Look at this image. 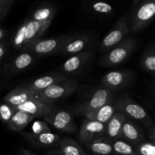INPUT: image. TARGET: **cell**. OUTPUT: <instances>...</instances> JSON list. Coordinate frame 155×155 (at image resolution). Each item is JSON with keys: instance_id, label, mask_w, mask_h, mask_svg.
Returning a JSON list of instances; mask_svg holds the SVG:
<instances>
[{"instance_id": "cell-1", "label": "cell", "mask_w": 155, "mask_h": 155, "mask_svg": "<svg viewBox=\"0 0 155 155\" xmlns=\"http://www.w3.org/2000/svg\"><path fill=\"white\" fill-rule=\"evenodd\" d=\"M51 24V21L39 22L28 18L15 32L11 45L16 49L27 51L33 42L42 39Z\"/></svg>"}, {"instance_id": "cell-2", "label": "cell", "mask_w": 155, "mask_h": 155, "mask_svg": "<svg viewBox=\"0 0 155 155\" xmlns=\"http://www.w3.org/2000/svg\"><path fill=\"white\" fill-rule=\"evenodd\" d=\"M115 108L117 112L122 114L127 118L142 123L146 127L153 125V121L148 112L130 97L124 95L115 99Z\"/></svg>"}, {"instance_id": "cell-3", "label": "cell", "mask_w": 155, "mask_h": 155, "mask_svg": "<svg viewBox=\"0 0 155 155\" xmlns=\"http://www.w3.org/2000/svg\"><path fill=\"white\" fill-rule=\"evenodd\" d=\"M136 46V41L128 37L115 45L100 58L98 64L101 67H114L121 64L127 60Z\"/></svg>"}, {"instance_id": "cell-4", "label": "cell", "mask_w": 155, "mask_h": 155, "mask_svg": "<svg viewBox=\"0 0 155 155\" xmlns=\"http://www.w3.org/2000/svg\"><path fill=\"white\" fill-rule=\"evenodd\" d=\"M114 99L115 95L114 92L102 86L97 89L93 92L90 98L74 106L71 111L74 114L84 116L86 114L96 110Z\"/></svg>"}, {"instance_id": "cell-5", "label": "cell", "mask_w": 155, "mask_h": 155, "mask_svg": "<svg viewBox=\"0 0 155 155\" xmlns=\"http://www.w3.org/2000/svg\"><path fill=\"white\" fill-rule=\"evenodd\" d=\"M135 8L130 23V31L144 30L155 17V0H142Z\"/></svg>"}, {"instance_id": "cell-6", "label": "cell", "mask_w": 155, "mask_h": 155, "mask_svg": "<svg viewBox=\"0 0 155 155\" xmlns=\"http://www.w3.org/2000/svg\"><path fill=\"white\" fill-rule=\"evenodd\" d=\"M130 32V23L128 18L127 16L121 17L102 39L100 43L99 50L106 52L124 40Z\"/></svg>"}, {"instance_id": "cell-7", "label": "cell", "mask_w": 155, "mask_h": 155, "mask_svg": "<svg viewBox=\"0 0 155 155\" xmlns=\"http://www.w3.org/2000/svg\"><path fill=\"white\" fill-rule=\"evenodd\" d=\"M78 86L79 83L77 80L68 78L63 81L54 83L37 93L42 100L53 104L58 100L71 95L73 92H75Z\"/></svg>"}, {"instance_id": "cell-8", "label": "cell", "mask_w": 155, "mask_h": 155, "mask_svg": "<svg viewBox=\"0 0 155 155\" xmlns=\"http://www.w3.org/2000/svg\"><path fill=\"white\" fill-rule=\"evenodd\" d=\"M42 119L58 131L72 134L77 131L74 116L68 110L53 109L48 114L43 117Z\"/></svg>"}, {"instance_id": "cell-9", "label": "cell", "mask_w": 155, "mask_h": 155, "mask_svg": "<svg viewBox=\"0 0 155 155\" xmlns=\"http://www.w3.org/2000/svg\"><path fill=\"white\" fill-rule=\"evenodd\" d=\"M68 35H61L48 39H40L33 42L27 49L34 55H49L58 54Z\"/></svg>"}, {"instance_id": "cell-10", "label": "cell", "mask_w": 155, "mask_h": 155, "mask_svg": "<svg viewBox=\"0 0 155 155\" xmlns=\"http://www.w3.org/2000/svg\"><path fill=\"white\" fill-rule=\"evenodd\" d=\"M105 129L106 124L85 118L79 131V142L86 145L93 139L105 136Z\"/></svg>"}, {"instance_id": "cell-11", "label": "cell", "mask_w": 155, "mask_h": 155, "mask_svg": "<svg viewBox=\"0 0 155 155\" xmlns=\"http://www.w3.org/2000/svg\"><path fill=\"white\" fill-rule=\"evenodd\" d=\"M132 74L129 71H113L104 74L101 79V84L112 92L124 89L129 85Z\"/></svg>"}, {"instance_id": "cell-12", "label": "cell", "mask_w": 155, "mask_h": 155, "mask_svg": "<svg viewBox=\"0 0 155 155\" xmlns=\"http://www.w3.org/2000/svg\"><path fill=\"white\" fill-rule=\"evenodd\" d=\"M15 110L26 112L36 118L43 117L54 109V104L42 100L40 97L32 98L22 104L15 107Z\"/></svg>"}, {"instance_id": "cell-13", "label": "cell", "mask_w": 155, "mask_h": 155, "mask_svg": "<svg viewBox=\"0 0 155 155\" xmlns=\"http://www.w3.org/2000/svg\"><path fill=\"white\" fill-rule=\"evenodd\" d=\"M20 135L29 143L39 148H56L58 147L61 137L51 132L47 133H27L21 132Z\"/></svg>"}, {"instance_id": "cell-14", "label": "cell", "mask_w": 155, "mask_h": 155, "mask_svg": "<svg viewBox=\"0 0 155 155\" xmlns=\"http://www.w3.org/2000/svg\"><path fill=\"white\" fill-rule=\"evenodd\" d=\"M89 42V37L86 35H68L58 54L61 55H73L84 51L83 50Z\"/></svg>"}, {"instance_id": "cell-15", "label": "cell", "mask_w": 155, "mask_h": 155, "mask_svg": "<svg viewBox=\"0 0 155 155\" xmlns=\"http://www.w3.org/2000/svg\"><path fill=\"white\" fill-rule=\"evenodd\" d=\"M121 139L134 147L146 141L145 133L139 124L136 121L128 118H126L123 125Z\"/></svg>"}, {"instance_id": "cell-16", "label": "cell", "mask_w": 155, "mask_h": 155, "mask_svg": "<svg viewBox=\"0 0 155 155\" xmlns=\"http://www.w3.org/2000/svg\"><path fill=\"white\" fill-rule=\"evenodd\" d=\"M39 97L37 92H35L29 89L25 84L17 86L8 92L3 98L5 102L8 103L14 107L22 104L23 103L32 99V98Z\"/></svg>"}, {"instance_id": "cell-17", "label": "cell", "mask_w": 155, "mask_h": 155, "mask_svg": "<svg viewBox=\"0 0 155 155\" xmlns=\"http://www.w3.org/2000/svg\"><path fill=\"white\" fill-rule=\"evenodd\" d=\"M92 54L93 51H84L70 56L62 64V71L65 75L77 73L89 61Z\"/></svg>"}, {"instance_id": "cell-18", "label": "cell", "mask_w": 155, "mask_h": 155, "mask_svg": "<svg viewBox=\"0 0 155 155\" xmlns=\"http://www.w3.org/2000/svg\"><path fill=\"white\" fill-rule=\"evenodd\" d=\"M68 79V77L64 74H54L42 76L35 79L33 81L25 84L27 87L35 92H39L47 89L51 85Z\"/></svg>"}, {"instance_id": "cell-19", "label": "cell", "mask_w": 155, "mask_h": 155, "mask_svg": "<svg viewBox=\"0 0 155 155\" xmlns=\"http://www.w3.org/2000/svg\"><path fill=\"white\" fill-rule=\"evenodd\" d=\"M126 117L119 112H116L106 124L105 136L111 142L121 139V132Z\"/></svg>"}, {"instance_id": "cell-20", "label": "cell", "mask_w": 155, "mask_h": 155, "mask_svg": "<svg viewBox=\"0 0 155 155\" xmlns=\"http://www.w3.org/2000/svg\"><path fill=\"white\" fill-rule=\"evenodd\" d=\"M116 112L114 99V101L104 104V106L96 109V110L86 114L84 117L86 119L98 121V122L106 124Z\"/></svg>"}, {"instance_id": "cell-21", "label": "cell", "mask_w": 155, "mask_h": 155, "mask_svg": "<svg viewBox=\"0 0 155 155\" xmlns=\"http://www.w3.org/2000/svg\"><path fill=\"white\" fill-rule=\"evenodd\" d=\"M85 145L93 155H111L114 154L112 142L106 136L93 139Z\"/></svg>"}, {"instance_id": "cell-22", "label": "cell", "mask_w": 155, "mask_h": 155, "mask_svg": "<svg viewBox=\"0 0 155 155\" xmlns=\"http://www.w3.org/2000/svg\"><path fill=\"white\" fill-rule=\"evenodd\" d=\"M33 120L34 117L29 114L16 110L7 127L15 132H21Z\"/></svg>"}, {"instance_id": "cell-23", "label": "cell", "mask_w": 155, "mask_h": 155, "mask_svg": "<svg viewBox=\"0 0 155 155\" xmlns=\"http://www.w3.org/2000/svg\"><path fill=\"white\" fill-rule=\"evenodd\" d=\"M57 13V8L50 4L42 5L36 8L29 18L39 22L52 21Z\"/></svg>"}, {"instance_id": "cell-24", "label": "cell", "mask_w": 155, "mask_h": 155, "mask_svg": "<svg viewBox=\"0 0 155 155\" xmlns=\"http://www.w3.org/2000/svg\"><path fill=\"white\" fill-rule=\"evenodd\" d=\"M35 61V55L33 53L24 51L15 58L10 65V68L15 72H21L30 68Z\"/></svg>"}, {"instance_id": "cell-25", "label": "cell", "mask_w": 155, "mask_h": 155, "mask_svg": "<svg viewBox=\"0 0 155 155\" xmlns=\"http://www.w3.org/2000/svg\"><path fill=\"white\" fill-rule=\"evenodd\" d=\"M58 150L62 155H87L80 144L70 137L61 139Z\"/></svg>"}, {"instance_id": "cell-26", "label": "cell", "mask_w": 155, "mask_h": 155, "mask_svg": "<svg viewBox=\"0 0 155 155\" xmlns=\"http://www.w3.org/2000/svg\"><path fill=\"white\" fill-rule=\"evenodd\" d=\"M114 153L117 155H139L135 147L124 139H119L112 142Z\"/></svg>"}, {"instance_id": "cell-27", "label": "cell", "mask_w": 155, "mask_h": 155, "mask_svg": "<svg viewBox=\"0 0 155 155\" xmlns=\"http://www.w3.org/2000/svg\"><path fill=\"white\" fill-rule=\"evenodd\" d=\"M141 67L144 71L155 73V48L147 50L141 59Z\"/></svg>"}, {"instance_id": "cell-28", "label": "cell", "mask_w": 155, "mask_h": 155, "mask_svg": "<svg viewBox=\"0 0 155 155\" xmlns=\"http://www.w3.org/2000/svg\"><path fill=\"white\" fill-rule=\"evenodd\" d=\"M91 10L101 15H109L114 12L111 5L104 1H95L91 5Z\"/></svg>"}, {"instance_id": "cell-29", "label": "cell", "mask_w": 155, "mask_h": 155, "mask_svg": "<svg viewBox=\"0 0 155 155\" xmlns=\"http://www.w3.org/2000/svg\"><path fill=\"white\" fill-rule=\"evenodd\" d=\"M15 108L6 102L0 104V120L7 126L15 112Z\"/></svg>"}, {"instance_id": "cell-30", "label": "cell", "mask_w": 155, "mask_h": 155, "mask_svg": "<svg viewBox=\"0 0 155 155\" xmlns=\"http://www.w3.org/2000/svg\"><path fill=\"white\" fill-rule=\"evenodd\" d=\"M139 155H155V142L152 141H145L135 146Z\"/></svg>"}, {"instance_id": "cell-31", "label": "cell", "mask_w": 155, "mask_h": 155, "mask_svg": "<svg viewBox=\"0 0 155 155\" xmlns=\"http://www.w3.org/2000/svg\"><path fill=\"white\" fill-rule=\"evenodd\" d=\"M33 132L32 133H47V132H51L49 127L47 126L46 123L45 121L38 120L33 124Z\"/></svg>"}, {"instance_id": "cell-32", "label": "cell", "mask_w": 155, "mask_h": 155, "mask_svg": "<svg viewBox=\"0 0 155 155\" xmlns=\"http://www.w3.org/2000/svg\"><path fill=\"white\" fill-rule=\"evenodd\" d=\"M13 5L8 4V5H0V22L5 19L6 16H7L8 13L10 11L11 8Z\"/></svg>"}, {"instance_id": "cell-33", "label": "cell", "mask_w": 155, "mask_h": 155, "mask_svg": "<svg viewBox=\"0 0 155 155\" xmlns=\"http://www.w3.org/2000/svg\"><path fill=\"white\" fill-rule=\"evenodd\" d=\"M8 52V42L5 40L0 42V61L2 60Z\"/></svg>"}, {"instance_id": "cell-34", "label": "cell", "mask_w": 155, "mask_h": 155, "mask_svg": "<svg viewBox=\"0 0 155 155\" xmlns=\"http://www.w3.org/2000/svg\"><path fill=\"white\" fill-rule=\"evenodd\" d=\"M147 134L149 137L150 141L155 142V126L152 125L149 127H147Z\"/></svg>"}, {"instance_id": "cell-35", "label": "cell", "mask_w": 155, "mask_h": 155, "mask_svg": "<svg viewBox=\"0 0 155 155\" xmlns=\"http://www.w3.org/2000/svg\"><path fill=\"white\" fill-rule=\"evenodd\" d=\"M7 34H8L7 30H6L5 28H3V27H0V42L5 40V37L7 36Z\"/></svg>"}, {"instance_id": "cell-36", "label": "cell", "mask_w": 155, "mask_h": 155, "mask_svg": "<svg viewBox=\"0 0 155 155\" xmlns=\"http://www.w3.org/2000/svg\"><path fill=\"white\" fill-rule=\"evenodd\" d=\"M45 155H62L61 153L58 151V150H51V151H48Z\"/></svg>"}, {"instance_id": "cell-37", "label": "cell", "mask_w": 155, "mask_h": 155, "mask_svg": "<svg viewBox=\"0 0 155 155\" xmlns=\"http://www.w3.org/2000/svg\"><path fill=\"white\" fill-rule=\"evenodd\" d=\"M15 1H16V0H0V5H13Z\"/></svg>"}, {"instance_id": "cell-38", "label": "cell", "mask_w": 155, "mask_h": 155, "mask_svg": "<svg viewBox=\"0 0 155 155\" xmlns=\"http://www.w3.org/2000/svg\"><path fill=\"white\" fill-rule=\"evenodd\" d=\"M21 155H36L33 154V152H31L30 151L27 149H21Z\"/></svg>"}, {"instance_id": "cell-39", "label": "cell", "mask_w": 155, "mask_h": 155, "mask_svg": "<svg viewBox=\"0 0 155 155\" xmlns=\"http://www.w3.org/2000/svg\"><path fill=\"white\" fill-rule=\"evenodd\" d=\"M133 4L136 5V4H138V3L142 1V0H133Z\"/></svg>"}, {"instance_id": "cell-40", "label": "cell", "mask_w": 155, "mask_h": 155, "mask_svg": "<svg viewBox=\"0 0 155 155\" xmlns=\"http://www.w3.org/2000/svg\"><path fill=\"white\" fill-rule=\"evenodd\" d=\"M111 155H117V154H111Z\"/></svg>"}]
</instances>
